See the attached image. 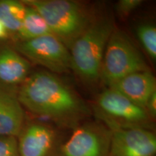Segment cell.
I'll return each instance as SVG.
<instances>
[{"instance_id": "11", "label": "cell", "mask_w": 156, "mask_h": 156, "mask_svg": "<svg viewBox=\"0 0 156 156\" xmlns=\"http://www.w3.org/2000/svg\"><path fill=\"white\" fill-rule=\"evenodd\" d=\"M145 109L149 98L156 91V80L150 70L138 72L121 78L108 87Z\"/></svg>"}, {"instance_id": "19", "label": "cell", "mask_w": 156, "mask_h": 156, "mask_svg": "<svg viewBox=\"0 0 156 156\" xmlns=\"http://www.w3.org/2000/svg\"><path fill=\"white\" fill-rule=\"evenodd\" d=\"M9 36V32L2 23L0 22V41L6 39Z\"/></svg>"}, {"instance_id": "16", "label": "cell", "mask_w": 156, "mask_h": 156, "mask_svg": "<svg viewBox=\"0 0 156 156\" xmlns=\"http://www.w3.org/2000/svg\"><path fill=\"white\" fill-rule=\"evenodd\" d=\"M0 156H20L16 136H0Z\"/></svg>"}, {"instance_id": "13", "label": "cell", "mask_w": 156, "mask_h": 156, "mask_svg": "<svg viewBox=\"0 0 156 156\" xmlns=\"http://www.w3.org/2000/svg\"><path fill=\"white\" fill-rule=\"evenodd\" d=\"M26 13V5L15 0H0V22L16 37L20 30Z\"/></svg>"}, {"instance_id": "8", "label": "cell", "mask_w": 156, "mask_h": 156, "mask_svg": "<svg viewBox=\"0 0 156 156\" xmlns=\"http://www.w3.org/2000/svg\"><path fill=\"white\" fill-rule=\"evenodd\" d=\"M17 140L20 156H58L61 145L56 129L39 121L25 122Z\"/></svg>"}, {"instance_id": "6", "label": "cell", "mask_w": 156, "mask_h": 156, "mask_svg": "<svg viewBox=\"0 0 156 156\" xmlns=\"http://www.w3.org/2000/svg\"><path fill=\"white\" fill-rule=\"evenodd\" d=\"M14 48L28 61L41 65L53 73H66L72 70L69 50L52 34L17 41Z\"/></svg>"}, {"instance_id": "18", "label": "cell", "mask_w": 156, "mask_h": 156, "mask_svg": "<svg viewBox=\"0 0 156 156\" xmlns=\"http://www.w3.org/2000/svg\"><path fill=\"white\" fill-rule=\"evenodd\" d=\"M145 110L152 119L156 116V91L154 92L151 96L149 98L147 103H146Z\"/></svg>"}, {"instance_id": "4", "label": "cell", "mask_w": 156, "mask_h": 156, "mask_svg": "<svg viewBox=\"0 0 156 156\" xmlns=\"http://www.w3.org/2000/svg\"><path fill=\"white\" fill-rule=\"evenodd\" d=\"M147 70L141 52L124 31L114 28L103 54L100 80L108 87L126 75Z\"/></svg>"}, {"instance_id": "15", "label": "cell", "mask_w": 156, "mask_h": 156, "mask_svg": "<svg viewBox=\"0 0 156 156\" xmlns=\"http://www.w3.org/2000/svg\"><path fill=\"white\" fill-rule=\"evenodd\" d=\"M137 38L152 60L156 59V28L152 23H141L136 28Z\"/></svg>"}, {"instance_id": "14", "label": "cell", "mask_w": 156, "mask_h": 156, "mask_svg": "<svg viewBox=\"0 0 156 156\" xmlns=\"http://www.w3.org/2000/svg\"><path fill=\"white\" fill-rule=\"evenodd\" d=\"M51 34V30L41 15L36 9L26 5V13L23 25L15 38L17 41H28Z\"/></svg>"}, {"instance_id": "3", "label": "cell", "mask_w": 156, "mask_h": 156, "mask_svg": "<svg viewBox=\"0 0 156 156\" xmlns=\"http://www.w3.org/2000/svg\"><path fill=\"white\" fill-rule=\"evenodd\" d=\"M23 2L41 15L52 34L69 50L94 15L83 4L70 0H25Z\"/></svg>"}, {"instance_id": "7", "label": "cell", "mask_w": 156, "mask_h": 156, "mask_svg": "<svg viewBox=\"0 0 156 156\" xmlns=\"http://www.w3.org/2000/svg\"><path fill=\"white\" fill-rule=\"evenodd\" d=\"M112 131L102 122L82 123L61 144L58 156H110Z\"/></svg>"}, {"instance_id": "12", "label": "cell", "mask_w": 156, "mask_h": 156, "mask_svg": "<svg viewBox=\"0 0 156 156\" xmlns=\"http://www.w3.org/2000/svg\"><path fill=\"white\" fill-rule=\"evenodd\" d=\"M25 122L24 109L17 92L0 87V136L17 137Z\"/></svg>"}, {"instance_id": "10", "label": "cell", "mask_w": 156, "mask_h": 156, "mask_svg": "<svg viewBox=\"0 0 156 156\" xmlns=\"http://www.w3.org/2000/svg\"><path fill=\"white\" fill-rule=\"evenodd\" d=\"M30 69V62L13 46L0 42V87L17 92Z\"/></svg>"}, {"instance_id": "17", "label": "cell", "mask_w": 156, "mask_h": 156, "mask_svg": "<svg viewBox=\"0 0 156 156\" xmlns=\"http://www.w3.org/2000/svg\"><path fill=\"white\" fill-rule=\"evenodd\" d=\"M142 0H120L116 5L117 14L122 18L127 17L141 5Z\"/></svg>"}, {"instance_id": "1", "label": "cell", "mask_w": 156, "mask_h": 156, "mask_svg": "<svg viewBox=\"0 0 156 156\" xmlns=\"http://www.w3.org/2000/svg\"><path fill=\"white\" fill-rule=\"evenodd\" d=\"M17 97L29 112L46 117L61 127L74 129L90 113L77 93L49 72L30 74L17 89Z\"/></svg>"}, {"instance_id": "9", "label": "cell", "mask_w": 156, "mask_h": 156, "mask_svg": "<svg viewBox=\"0 0 156 156\" xmlns=\"http://www.w3.org/2000/svg\"><path fill=\"white\" fill-rule=\"evenodd\" d=\"M111 131L110 156H155L156 136L151 129L127 127Z\"/></svg>"}, {"instance_id": "5", "label": "cell", "mask_w": 156, "mask_h": 156, "mask_svg": "<svg viewBox=\"0 0 156 156\" xmlns=\"http://www.w3.org/2000/svg\"><path fill=\"white\" fill-rule=\"evenodd\" d=\"M95 107L98 116L110 129L127 127L153 129V119L145 109L114 89L108 87L101 92L97 98Z\"/></svg>"}, {"instance_id": "2", "label": "cell", "mask_w": 156, "mask_h": 156, "mask_svg": "<svg viewBox=\"0 0 156 156\" xmlns=\"http://www.w3.org/2000/svg\"><path fill=\"white\" fill-rule=\"evenodd\" d=\"M114 28L111 15H94L70 46L72 70L86 85H95L100 80L103 54Z\"/></svg>"}]
</instances>
